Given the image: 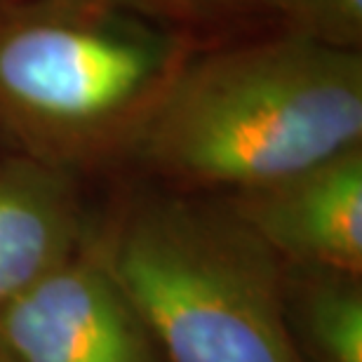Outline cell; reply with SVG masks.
I'll use <instances>...</instances> for the list:
<instances>
[{
  "label": "cell",
  "mask_w": 362,
  "mask_h": 362,
  "mask_svg": "<svg viewBox=\"0 0 362 362\" xmlns=\"http://www.w3.org/2000/svg\"><path fill=\"white\" fill-rule=\"evenodd\" d=\"M362 146V52L287 28L193 47L122 163L151 184L228 195Z\"/></svg>",
  "instance_id": "1"
},
{
  "label": "cell",
  "mask_w": 362,
  "mask_h": 362,
  "mask_svg": "<svg viewBox=\"0 0 362 362\" xmlns=\"http://www.w3.org/2000/svg\"><path fill=\"white\" fill-rule=\"evenodd\" d=\"M193 47L132 0H0V136L74 177L122 163Z\"/></svg>",
  "instance_id": "2"
},
{
  "label": "cell",
  "mask_w": 362,
  "mask_h": 362,
  "mask_svg": "<svg viewBox=\"0 0 362 362\" xmlns=\"http://www.w3.org/2000/svg\"><path fill=\"white\" fill-rule=\"evenodd\" d=\"M139 310L163 362H303L285 264L216 195L127 191L85 238Z\"/></svg>",
  "instance_id": "3"
},
{
  "label": "cell",
  "mask_w": 362,
  "mask_h": 362,
  "mask_svg": "<svg viewBox=\"0 0 362 362\" xmlns=\"http://www.w3.org/2000/svg\"><path fill=\"white\" fill-rule=\"evenodd\" d=\"M10 362H163L139 310L88 243L0 306Z\"/></svg>",
  "instance_id": "4"
},
{
  "label": "cell",
  "mask_w": 362,
  "mask_h": 362,
  "mask_svg": "<svg viewBox=\"0 0 362 362\" xmlns=\"http://www.w3.org/2000/svg\"><path fill=\"white\" fill-rule=\"evenodd\" d=\"M216 198L282 264L362 275V146Z\"/></svg>",
  "instance_id": "5"
},
{
  "label": "cell",
  "mask_w": 362,
  "mask_h": 362,
  "mask_svg": "<svg viewBox=\"0 0 362 362\" xmlns=\"http://www.w3.org/2000/svg\"><path fill=\"white\" fill-rule=\"evenodd\" d=\"M88 228L78 177L12 151L0 156V306L74 257Z\"/></svg>",
  "instance_id": "6"
},
{
  "label": "cell",
  "mask_w": 362,
  "mask_h": 362,
  "mask_svg": "<svg viewBox=\"0 0 362 362\" xmlns=\"http://www.w3.org/2000/svg\"><path fill=\"white\" fill-rule=\"evenodd\" d=\"M285 310L303 362H362V275L285 264Z\"/></svg>",
  "instance_id": "7"
},
{
  "label": "cell",
  "mask_w": 362,
  "mask_h": 362,
  "mask_svg": "<svg viewBox=\"0 0 362 362\" xmlns=\"http://www.w3.org/2000/svg\"><path fill=\"white\" fill-rule=\"evenodd\" d=\"M280 28L322 45L362 47V0H282Z\"/></svg>",
  "instance_id": "8"
},
{
  "label": "cell",
  "mask_w": 362,
  "mask_h": 362,
  "mask_svg": "<svg viewBox=\"0 0 362 362\" xmlns=\"http://www.w3.org/2000/svg\"><path fill=\"white\" fill-rule=\"evenodd\" d=\"M168 24L191 31L202 26H226L238 21L273 19L280 26L282 0H132Z\"/></svg>",
  "instance_id": "9"
},
{
  "label": "cell",
  "mask_w": 362,
  "mask_h": 362,
  "mask_svg": "<svg viewBox=\"0 0 362 362\" xmlns=\"http://www.w3.org/2000/svg\"><path fill=\"white\" fill-rule=\"evenodd\" d=\"M0 362H10V360H7V358H3V356H0Z\"/></svg>",
  "instance_id": "10"
}]
</instances>
